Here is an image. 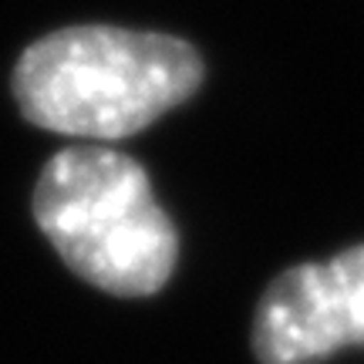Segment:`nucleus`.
<instances>
[{
    "label": "nucleus",
    "mask_w": 364,
    "mask_h": 364,
    "mask_svg": "<svg viewBox=\"0 0 364 364\" xmlns=\"http://www.w3.org/2000/svg\"><path fill=\"white\" fill-rule=\"evenodd\" d=\"M34 223L58 257L98 290L149 297L179 260V233L135 159L75 145L48 159L34 186Z\"/></svg>",
    "instance_id": "f03ea898"
},
{
    "label": "nucleus",
    "mask_w": 364,
    "mask_h": 364,
    "mask_svg": "<svg viewBox=\"0 0 364 364\" xmlns=\"http://www.w3.org/2000/svg\"><path fill=\"white\" fill-rule=\"evenodd\" d=\"M206 65L189 41L108 24L38 38L14 68V98L38 129L125 139L193 98Z\"/></svg>",
    "instance_id": "f257e3e1"
},
{
    "label": "nucleus",
    "mask_w": 364,
    "mask_h": 364,
    "mask_svg": "<svg viewBox=\"0 0 364 364\" xmlns=\"http://www.w3.org/2000/svg\"><path fill=\"white\" fill-rule=\"evenodd\" d=\"M351 344L364 348V243L290 267L263 290L253 314L260 364H317Z\"/></svg>",
    "instance_id": "7ed1b4c3"
}]
</instances>
